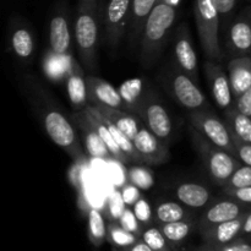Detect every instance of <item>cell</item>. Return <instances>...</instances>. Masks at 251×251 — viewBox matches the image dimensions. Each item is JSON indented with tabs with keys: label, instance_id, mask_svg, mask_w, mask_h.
<instances>
[{
	"label": "cell",
	"instance_id": "cell-17",
	"mask_svg": "<svg viewBox=\"0 0 251 251\" xmlns=\"http://www.w3.org/2000/svg\"><path fill=\"white\" fill-rule=\"evenodd\" d=\"M247 210V203H243L232 198H229V200L217 201L205 211L202 216V225L207 229L220 223L235 220L245 213Z\"/></svg>",
	"mask_w": 251,
	"mask_h": 251
},
{
	"label": "cell",
	"instance_id": "cell-42",
	"mask_svg": "<svg viewBox=\"0 0 251 251\" xmlns=\"http://www.w3.org/2000/svg\"><path fill=\"white\" fill-rule=\"evenodd\" d=\"M122 195H123V199H124L125 203H126L129 207L130 206H134L135 203L142 198L141 190L131 183H126L123 185Z\"/></svg>",
	"mask_w": 251,
	"mask_h": 251
},
{
	"label": "cell",
	"instance_id": "cell-7",
	"mask_svg": "<svg viewBox=\"0 0 251 251\" xmlns=\"http://www.w3.org/2000/svg\"><path fill=\"white\" fill-rule=\"evenodd\" d=\"M189 120H190L191 126L195 127L212 144L217 145L218 147L235 156V147L227 123L222 122L212 110L202 109L190 112Z\"/></svg>",
	"mask_w": 251,
	"mask_h": 251
},
{
	"label": "cell",
	"instance_id": "cell-18",
	"mask_svg": "<svg viewBox=\"0 0 251 251\" xmlns=\"http://www.w3.org/2000/svg\"><path fill=\"white\" fill-rule=\"evenodd\" d=\"M83 112H85L88 122H90L91 125L95 127L96 131L98 132V135L100 136V139L104 141L105 146H107L108 150L110 151V153H112L114 161L120 162V163H123V164L129 163L130 162L129 158H127L124 153H123V151L120 150V147L118 146L117 141H115L114 136H113L112 132H110L109 127H108V125H107V123H105V119H104V117H103L102 113H100V110H98L97 108L92 104H88L87 107L83 109Z\"/></svg>",
	"mask_w": 251,
	"mask_h": 251
},
{
	"label": "cell",
	"instance_id": "cell-44",
	"mask_svg": "<svg viewBox=\"0 0 251 251\" xmlns=\"http://www.w3.org/2000/svg\"><path fill=\"white\" fill-rule=\"evenodd\" d=\"M215 4L221 19H226L234 10L235 5H237V0H215Z\"/></svg>",
	"mask_w": 251,
	"mask_h": 251
},
{
	"label": "cell",
	"instance_id": "cell-46",
	"mask_svg": "<svg viewBox=\"0 0 251 251\" xmlns=\"http://www.w3.org/2000/svg\"><path fill=\"white\" fill-rule=\"evenodd\" d=\"M130 251H153V250H152L146 243L142 242V243H135V244L132 245L131 249H130Z\"/></svg>",
	"mask_w": 251,
	"mask_h": 251
},
{
	"label": "cell",
	"instance_id": "cell-20",
	"mask_svg": "<svg viewBox=\"0 0 251 251\" xmlns=\"http://www.w3.org/2000/svg\"><path fill=\"white\" fill-rule=\"evenodd\" d=\"M74 56L71 53L58 54L49 49L42 60V69L44 75L53 82H65L69 73H70L71 64Z\"/></svg>",
	"mask_w": 251,
	"mask_h": 251
},
{
	"label": "cell",
	"instance_id": "cell-36",
	"mask_svg": "<svg viewBox=\"0 0 251 251\" xmlns=\"http://www.w3.org/2000/svg\"><path fill=\"white\" fill-rule=\"evenodd\" d=\"M142 240L149 245L153 251H163L166 250L167 245V238L162 233L161 229L158 228H149L145 230L142 234Z\"/></svg>",
	"mask_w": 251,
	"mask_h": 251
},
{
	"label": "cell",
	"instance_id": "cell-35",
	"mask_svg": "<svg viewBox=\"0 0 251 251\" xmlns=\"http://www.w3.org/2000/svg\"><path fill=\"white\" fill-rule=\"evenodd\" d=\"M127 205L125 203L124 199H123L122 191H113L112 194L108 198V203H107V210L108 215L112 218L113 221H119L120 217L123 216V213L126 210Z\"/></svg>",
	"mask_w": 251,
	"mask_h": 251
},
{
	"label": "cell",
	"instance_id": "cell-21",
	"mask_svg": "<svg viewBox=\"0 0 251 251\" xmlns=\"http://www.w3.org/2000/svg\"><path fill=\"white\" fill-rule=\"evenodd\" d=\"M93 105V104H92ZM104 117H107L120 131L124 132L129 139L134 140L137 132L141 130L142 120L132 115L124 109H117V108H108L104 105H95Z\"/></svg>",
	"mask_w": 251,
	"mask_h": 251
},
{
	"label": "cell",
	"instance_id": "cell-24",
	"mask_svg": "<svg viewBox=\"0 0 251 251\" xmlns=\"http://www.w3.org/2000/svg\"><path fill=\"white\" fill-rule=\"evenodd\" d=\"M119 92L125 104V110L137 114L144 103L146 91H144V82L141 78H130L119 86Z\"/></svg>",
	"mask_w": 251,
	"mask_h": 251
},
{
	"label": "cell",
	"instance_id": "cell-11",
	"mask_svg": "<svg viewBox=\"0 0 251 251\" xmlns=\"http://www.w3.org/2000/svg\"><path fill=\"white\" fill-rule=\"evenodd\" d=\"M173 53L176 68L180 69L183 73L190 76L196 83H199L200 76H199L198 54H196L195 49H194V44L193 41H191L188 25L181 24L178 27L176 39H174Z\"/></svg>",
	"mask_w": 251,
	"mask_h": 251
},
{
	"label": "cell",
	"instance_id": "cell-16",
	"mask_svg": "<svg viewBox=\"0 0 251 251\" xmlns=\"http://www.w3.org/2000/svg\"><path fill=\"white\" fill-rule=\"evenodd\" d=\"M86 77L87 76L85 75L82 66L74 58L70 73L65 80V86L69 100H70L71 105L76 112L83 110L88 105V87Z\"/></svg>",
	"mask_w": 251,
	"mask_h": 251
},
{
	"label": "cell",
	"instance_id": "cell-9",
	"mask_svg": "<svg viewBox=\"0 0 251 251\" xmlns=\"http://www.w3.org/2000/svg\"><path fill=\"white\" fill-rule=\"evenodd\" d=\"M132 0H109L104 14L105 39L110 48H117L124 37L131 16Z\"/></svg>",
	"mask_w": 251,
	"mask_h": 251
},
{
	"label": "cell",
	"instance_id": "cell-4",
	"mask_svg": "<svg viewBox=\"0 0 251 251\" xmlns=\"http://www.w3.org/2000/svg\"><path fill=\"white\" fill-rule=\"evenodd\" d=\"M190 135L193 144L210 176L211 180L220 186H226L240 167L242 162L230 152L221 149L206 139L201 132L190 125Z\"/></svg>",
	"mask_w": 251,
	"mask_h": 251
},
{
	"label": "cell",
	"instance_id": "cell-5",
	"mask_svg": "<svg viewBox=\"0 0 251 251\" xmlns=\"http://www.w3.org/2000/svg\"><path fill=\"white\" fill-rule=\"evenodd\" d=\"M194 14H195L199 39L206 59L220 63L223 58L222 49L220 46V37H218L221 17L216 7L215 0H196Z\"/></svg>",
	"mask_w": 251,
	"mask_h": 251
},
{
	"label": "cell",
	"instance_id": "cell-22",
	"mask_svg": "<svg viewBox=\"0 0 251 251\" xmlns=\"http://www.w3.org/2000/svg\"><path fill=\"white\" fill-rule=\"evenodd\" d=\"M49 47L58 54L70 53V26L63 14H56L49 25Z\"/></svg>",
	"mask_w": 251,
	"mask_h": 251
},
{
	"label": "cell",
	"instance_id": "cell-32",
	"mask_svg": "<svg viewBox=\"0 0 251 251\" xmlns=\"http://www.w3.org/2000/svg\"><path fill=\"white\" fill-rule=\"evenodd\" d=\"M162 233L167 240L173 243H179L185 239L191 230V225L188 221H178V222L164 223L161 228Z\"/></svg>",
	"mask_w": 251,
	"mask_h": 251
},
{
	"label": "cell",
	"instance_id": "cell-39",
	"mask_svg": "<svg viewBox=\"0 0 251 251\" xmlns=\"http://www.w3.org/2000/svg\"><path fill=\"white\" fill-rule=\"evenodd\" d=\"M135 215H136L137 220L142 225H149L152 221V208L149 201L145 198H141L134 206H132Z\"/></svg>",
	"mask_w": 251,
	"mask_h": 251
},
{
	"label": "cell",
	"instance_id": "cell-43",
	"mask_svg": "<svg viewBox=\"0 0 251 251\" xmlns=\"http://www.w3.org/2000/svg\"><path fill=\"white\" fill-rule=\"evenodd\" d=\"M234 108L242 114L251 118V87L248 88L243 95L234 100Z\"/></svg>",
	"mask_w": 251,
	"mask_h": 251
},
{
	"label": "cell",
	"instance_id": "cell-14",
	"mask_svg": "<svg viewBox=\"0 0 251 251\" xmlns=\"http://www.w3.org/2000/svg\"><path fill=\"white\" fill-rule=\"evenodd\" d=\"M71 122L76 126L77 131L80 132L81 139H82L83 146H85L86 151L91 157L97 159H103V161H110L113 158L112 153L105 146L104 141L100 139L98 132L96 131L95 127L91 125L88 122L87 117H86L85 112L80 110V112H74L70 117Z\"/></svg>",
	"mask_w": 251,
	"mask_h": 251
},
{
	"label": "cell",
	"instance_id": "cell-37",
	"mask_svg": "<svg viewBox=\"0 0 251 251\" xmlns=\"http://www.w3.org/2000/svg\"><path fill=\"white\" fill-rule=\"evenodd\" d=\"M251 186V166H240L228 184L223 188H247Z\"/></svg>",
	"mask_w": 251,
	"mask_h": 251
},
{
	"label": "cell",
	"instance_id": "cell-33",
	"mask_svg": "<svg viewBox=\"0 0 251 251\" xmlns=\"http://www.w3.org/2000/svg\"><path fill=\"white\" fill-rule=\"evenodd\" d=\"M88 233L95 242H102L107 235L104 218L100 211L96 207L88 210Z\"/></svg>",
	"mask_w": 251,
	"mask_h": 251
},
{
	"label": "cell",
	"instance_id": "cell-26",
	"mask_svg": "<svg viewBox=\"0 0 251 251\" xmlns=\"http://www.w3.org/2000/svg\"><path fill=\"white\" fill-rule=\"evenodd\" d=\"M157 4V0H132L131 16H130V38L134 44L140 43L144 25L152 9Z\"/></svg>",
	"mask_w": 251,
	"mask_h": 251
},
{
	"label": "cell",
	"instance_id": "cell-19",
	"mask_svg": "<svg viewBox=\"0 0 251 251\" xmlns=\"http://www.w3.org/2000/svg\"><path fill=\"white\" fill-rule=\"evenodd\" d=\"M234 100L251 87V56H235L227 66Z\"/></svg>",
	"mask_w": 251,
	"mask_h": 251
},
{
	"label": "cell",
	"instance_id": "cell-38",
	"mask_svg": "<svg viewBox=\"0 0 251 251\" xmlns=\"http://www.w3.org/2000/svg\"><path fill=\"white\" fill-rule=\"evenodd\" d=\"M230 134H232L233 144H234L235 147V156L238 157V159H239L243 164H245V166H251V144L240 140L232 130H230Z\"/></svg>",
	"mask_w": 251,
	"mask_h": 251
},
{
	"label": "cell",
	"instance_id": "cell-31",
	"mask_svg": "<svg viewBox=\"0 0 251 251\" xmlns=\"http://www.w3.org/2000/svg\"><path fill=\"white\" fill-rule=\"evenodd\" d=\"M127 180L134 184L140 190H150L154 185L153 173L149 168L142 166H132L127 171Z\"/></svg>",
	"mask_w": 251,
	"mask_h": 251
},
{
	"label": "cell",
	"instance_id": "cell-27",
	"mask_svg": "<svg viewBox=\"0 0 251 251\" xmlns=\"http://www.w3.org/2000/svg\"><path fill=\"white\" fill-rule=\"evenodd\" d=\"M247 216L248 213L245 212L243 213L242 216H239L238 218H235V220L216 225L213 226V227L207 228V230L211 232L213 240H216V242L220 243V244H227V243L232 242V240L242 232Z\"/></svg>",
	"mask_w": 251,
	"mask_h": 251
},
{
	"label": "cell",
	"instance_id": "cell-45",
	"mask_svg": "<svg viewBox=\"0 0 251 251\" xmlns=\"http://www.w3.org/2000/svg\"><path fill=\"white\" fill-rule=\"evenodd\" d=\"M223 251H251V245L245 243H235L226 247Z\"/></svg>",
	"mask_w": 251,
	"mask_h": 251
},
{
	"label": "cell",
	"instance_id": "cell-15",
	"mask_svg": "<svg viewBox=\"0 0 251 251\" xmlns=\"http://www.w3.org/2000/svg\"><path fill=\"white\" fill-rule=\"evenodd\" d=\"M86 78H87L88 100L91 104L125 110V104L119 90H117L112 83L95 75H88Z\"/></svg>",
	"mask_w": 251,
	"mask_h": 251
},
{
	"label": "cell",
	"instance_id": "cell-34",
	"mask_svg": "<svg viewBox=\"0 0 251 251\" xmlns=\"http://www.w3.org/2000/svg\"><path fill=\"white\" fill-rule=\"evenodd\" d=\"M110 240L114 243L118 247H131L136 243V237L134 233L127 232L126 229L122 227L120 225L117 223H112L108 230Z\"/></svg>",
	"mask_w": 251,
	"mask_h": 251
},
{
	"label": "cell",
	"instance_id": "cell-10",
	"mask_svg": "<svg viewBox=\"0 0 251 251\" xmlns=\"http://www.w3.org/2000/svg\"><path fill=\"white\" fill-rule=\"evenodd\" d=\"M203 70H205L211 95L217 107L223 110L234 107V97H233L232 87H230L228 71H226L220 63L208 60V59H206L203 64Z\"/></svg>",
	"mask_w": 251,
	"mask_h": 251
},
{
	"label": "cell",
	"instance_id": "cell-3",
	"mask_svg": "<svg viewBox=\"0 0 251 251\" xmlns=\"http://www.w3.org/2000/svg\"><path fill=\"white\" fill-rule=\"evenodd\" d=\"M75 39L82 65L90 71L97 70V48L100 41L97 0H78Z\"/></svg>",
	"mask_w": 251,
	"mask_h": 251
},
{
	"label": "cell",
	"instance_id": "cell-30",
	"mask_svg": "<svg viewBox=\"0 0 251 251\" xmlns=\"http://www.w3.org/2000/svg\"><path fill=\"white\" fill-rule=\"evenodd\" d=\"M186 212L183 206L174 201H164V202L159 203L156 208V217L162 225L178 222V221L184 220Z\"/></svg>",
	"mask_w": 251,
	"mask_h": 251
},
{
	"label": "cell",
	"instance_id": "cell-25",
	"mask_svg": "<svg viewBox=\"0 0 251 251\" xmlns=\"http://www.w3.org/2000/svg\"><path fill=\"white\" fill-rule=\"evenodd\" d=\"M176 198L188 207L200 208L208 203L211 193L206 186L199 183H183L176 188Z\"/></svg>",
	"mask_w": 251,
	"mask_h": 251
},
{
	"label": "cell",
	"instance_id": "cell-41",
	"mask_svg": "<svg viewBox=\"0 0 251 251\" xmlns=\"http://www.w3.org/2000/svg\"><path fill=\"white\" fill-rule=\"evenodd\" d=\"M226 195L247 205H251V186L247 188H223Z\"/></svg>",
	"mask_w": 251,
	"mask_h": 251
},
{
	"label": "cell",
	"instance_id": "cell-23",
	"mask_svg": "<svg viewBox=\"0 0 251 251\" xmlns=\"http://www.w3.org/2000/svg\"><path fill=\"white\" fill-rule=\"evenodd\" d=\"M10 48L21 60H28L33 55L34 38L31 29L24 25H17L10 33Z\"/></svg>",
	"mask_w": 251,
	"mask_h": 251
},
{
	"label": "cell",
	"instance_id": "cell-47",
	"mask_svg": "<svg viewBox=\"0 0 251 251\" xmlns=\"http://www.w3.org/2000/svg\"><path fill=\"white\" fill-rule=\"evenodd\" d=\"M242 232L245 233V234H251V212L248 213L247 218H245V222H244V226H243Z\"/></svg>",
	"mask_w": 251,
	"mask_h": 251
},
{
	"label": "cell",
	"instance_id": "cell-8",
	"mask_svg": "<svg viewBox=\"0 0 251 251\" xmlns=\"http://www.w3.org/2000/svg\"><path fill=\"white\" fill-rule=\"evenodd\" d=\"M137 115L145 123V126L149 127L162 141L167 144L172 139L173 123H172L171 115L152 90L146 91L144 103Z\"/></svg>",
	"mask_w": 251,
	"mask_h": 251
},
{
	"label": "cell",
	"instance_id": "cell-40",
	"mask_svg": "<svg viewBox=\"0 0 251 251\" xmlns=\"http://www.w3.org/2000/svg\"><path fill=\"white\" fill-rule=\"evenodd\" d=\"M119 225L122 226L124 229H126L127 232L134 233V234H136V233L140 232V221L137 220L134 210L130 208L129 206H127L125 212L123 213V216L120 217Z\"/></svg>",
	"mask_w": 251,
	"mask_h": 251
},
{
	"label": "cell",
	"instance_id": "cell-13",
	"mask_svg": "<svg viewBox=\"0 0 251 251\" xmlns=\"http://www.w3.org/2000/svg\"><path fill=\"white\" fill-rule=\"evenodd\" d=\"M132 142L144 163L159 166L169 159V150L166 142L157 137L147 126L141 127Z\"/></svg>",
	"mask_w": 251,
	"mask_h": 251
},
{
	"label": "cell",
	"instance_id": "cell-28",
	"mask_svg": "<svg viewBox=\"0 0 251 251\" xmlns=\"http://www.w3.org/2000/svg\"><path fill=\"white\" fill-rule=\"evenodd\" d=\"M226 123L228 127L240 140L251 144V118L238 112L234 107L225 110Z\"/></svg>",
	"mask_w": 251,
	"mask_h": 251
},
{
	"label": "cell",
	"instance_id": "cell-12",
	"mask_svg": "<svg viewBox=\"0 0 251 251\" xmlns=\"http://www.w3.org/2000/svg\"><path fill=\"white\" fill-rule=\"evenodd\" d=\"M228 50L235 56H251V7L243 10L227 32Z\"/></svg>",
	"mask_w": 251,
	"mask_h": 251
},
{
	"label": "cell",
	"instance_id": "cell-1",
	"mask_svg": "<svg viewBox=\"0 0 251 251\" xmlns=\"http://www.w3.org/2000/svg\"><path fill=\"white\" fill-rule=\"evenodd\" d=\"M176 19V5L166 0H157V4L145 22L139 43L140 61L145 68H151L158 60Z\"/></svg>",
	"mask_w": 251,
	"mask_h": 251
},
{
	"label": "cell",
	"instance_id": "cell-2",
	"mask_svg": "<svg viewBox=\"0 0 251 251\" xmlns=\"http://www.w3.org/2000/svg\"><path fill=\"white\" fill-rule=\"evenodd\" d=\"M36 95V107L39 109L38 113L42 124L54 144L63 149L73 158V161L87 158L81 146L80 137L76 131L77 129L74 123L70 122L60 109L51 104L50 100H48V98L44 97L46 95L42 93L41 88H37Z\"/></svg>",
	"mask_w": 251,
	"mask_h": 251
},
{
	"label": "cell",
	"instance_id": "cell-6",
	"mask_svg": "<svg viewBox=\"0 0 251 251\" xmlns=\"http://www.w3.org/2000/svg\"><path fill=\"white\" fill-rule=\"evenodd\" d=\"M164 87L168 90L176 102L190 112L210 109L207 100L198 83L186 75L185 73L176 68L163 76Z\"/></svg>",
	"mask_w": 251,
	"mask_h": 251
},
{
	"label": "cell",
	"instance_id": "cell-29",
	"mask_svg": "<svg viewBox=\"0 0 251 251\" xmlns=\"http://www.w3.org/2000/svg\"><path fill=\"white\" fill-rule=\"evenodd\" d=\"M88 174H90V168H88L87 158L81 159V161H74L73 166L69 169L68 179L71 185L75 188L77 198L83 195L90 186L87 185V181L90 180Z\"/></svg>",
	"mask_w": 251,
	"mask_h": 251
}]
</instances>
